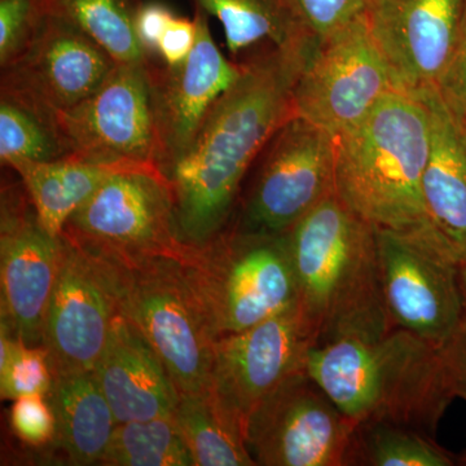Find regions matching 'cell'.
<instances>
[{
	"label": "cell",
	"instance_id": "obj_13",
	"mask_svg": "<svg viewBox=\"0 0 466 466\" xmlns=\"http://www.w3.org/2000/svg\"><path fill=\"white\" fill-rule=\"evenodd\" d=\"M45 343L55 375L92 372L121 309L115 268L61 235Z\"/></svg>",
	"mask_w": 466,
	"mask_h": 466
},
{
	"label": "cell",
	"instance_id": "obj_11",
	"mask_svg": "<svg viewBox=\"0 0 466 466\" xmlns=\"http://www.w3.org/2000/svg\"><path fill=\"white\" fill-rule=\"evenodd\" d=\"M383 302L392 327L449 345L462 323L461 265L415 236L377 228Z\"/></svg>",
	"mask_w": 466,
	"mask_h": 466
},
{
	"label": "cell",
	"instance_id": "obj_33",
	"mask_svg": "<svg viewBox=\"0 0 466 466\" xmlns=\"http://www.w3.org/2000/svg\"><path fill=\"white\" fill-rule=\"evenodd\" d=\"M435 88L453 112L466 118V8L455 50Z\"/></svg>",
	"mask_w": 466,
	"mask_h": 466
},
{
	"label": "cell",
	"instance_id": "obj_4",
	"mask_svg": "<svg viewBox=\"0 0 466 466\" xmlns=\"http://www.w3.org/2000/svg\"><path fill=\"white\" fill-rule=\"evenodd\" d=\"M431 133L421 100L397 88L386 92L363 121L337 137L336 195L377 228L449 251L435 236L422 200Z\"/></svg>",
	"mask_w": 466,
	"mask_h": 466
},
{
	"label": "cell",
	"instance_id": "obj_18",
	"mask_svg": "<svg viewBox=\"0 0 466 466\" xmlns=\"http://www.w3.org/2000/svg\"><path fill=\"white\" fill-rule=\"evenodd\" d=\"M466 0H370L366 17L392 87H435L458 43Z\"/></svg>",
	"mask_w": 466,
	"mask_h": 466
},
{
	"label": "cell",
	"instance_id": "obj_27",
	"mask_svg": "<svg viewBox=\"0 0 466 466\" xmlns=\"http://www.w3.org/2000/svg\"><path fill=\"white\" fill-rule=\"evenodd\" d=\"M101 464L196 466L173 415L116 424Z\"/></svg>",
	"mask_w": 466,
	"mask_h": 466
},
{
	"label": "cell",
	"instance_id": "obj_22",
	"mask_svg": "<svg viewBox=\"0 0 466 466\" xmlns=\"http://www.w3.org/2000/svg\"><path fill=\"white\" fill-rule=\"evenodd\" d=\"M32 201L39 225L58 238L67 220L90 200L110 175L126 170L67 156L50 162L23 161L11 167Z\"/></svg>",
	"mask_w": 466,
	"mask_h": 466
},
{
	"label": "cell",
	"instance_id": "obj_21",
	"mask_svg": "<svg viewBox=\"0 0 466 466\" xmlns=\"http://www.w3.org/2000/svg\"><path fill=\"white\" fill-rule=\"evenodd\" d=\"M46 397L55 416L54 446L70 464H101L116 421L94 372L55 375Z\"/></svg>",
	"mask_w": 466,
	"mask_h": 466
},
{
	"label": "cell",
	"instance_id": "obj_23",
	"mask_svg": "<svg viewBox=\"0 0 466 466\" xmlns=\"http://www.w3.org/2000/svg\"><path fill=\"white\" fill-rule=\"evenodd\" d=\"M143 0H34L38 18L52 17L78 27L116 64H147L137 34Z\"/></svg>",
	"mask_w": 466,
	"mask_h": 466
},
{
	"label": "cell",
	"instance_id": "obj_35",
	"mask_svg": "<svg viewBox=\"0 0 466 466\" xmlns=\"http://www.w3.org/2000/svg\"><path fill=\"white\" fill-rule=\"evenodd\" d=\"M175 15L164 5H144L137 15V34L143 50L148 56L158 54L159 43Z\"/></svg>",
	"mask_w": 466,
	"mask_h": 466
},
{
	"label": "cell",
	"instance_id": "obj_10",
	"mask_svg": "<svg viewBox=\"0 0 466 466\" xmlns=\"http://www.w3.org/2000/svg\"><path fill=\"white\" fill-rule=\"evenodd\" d=\"M357 426L300 370L251 412L245 444L257 465L349 466Z\"/></svg>",
	"mask_w": 466,
	"mask_h": 466
},
{
	"label": "cell",
	"instance_id": "obj_6",
	"mask_svg": "<svg viewBox=\"0 0 466 466\" xmlns=\"http://www.w3.org/2000/svg\"><path fill=\"white\" fill-rule=\"evenodd\" d=\"M108 262L122 312L157 352L180 394L208 390L217 339L180 259Z\"/></svg>",
	"mask_w": 466,
	"mask_h": 466
},
{
	"label": "cell",
	"instance_id": "obj_3",
	"mask_svg": "<svg viewBox=\"0 0 466 466\" xmlns=\"http://www.w3.org/2000/svg\"><path fill=\"white\" fill-rule=\"evenodd\" d=\"M287 236L315 346L345 336L375 339L395 328L383 302L375 226L334 193Z\"/></svg>",
	"mask_w": 466,
	"mask_h": 466
},
{
	"label": "cell",
	"instance_id": "obj_7",
	"mask_svg": "<svg viewBox=\"0 0 466 466\" xmlns=\"http://www.w3.org/2000/svg\"><path fill=\"white\" fill-rule=\"evenodd\" d=\"M61 235L101 258L115 262L170 257L191 249L177 233L173 195L157 170H121L110 175Z\"/></svg>",
	"mask_w": 466,
	"mask_h": 466
},
{
	"label": "cell",
	"instance_id": "obj_38",
	"mask_svg": "<svg viewBox=\"0 0 466 466\" xmlns=\"http://www.w3.org/2000/svg\"><path fill=\"white\" fill-rule=\"evenodd\" d=\"M453 342L456 343V345L459 346L460 349L462 350V351L466 354V342L464 339H460V337L456 336L455 339H452Z\"/></svg>",
	"mask_w": 466,
	"mask_h": 466
},
{
	"label": "cell",
	"instance_id": "obj_15",
	"mask_svg": "<svg viewBox=\"0 0 466 466\" xmlns=\"http://www.w3.org/2000/svg\"><path fill=\"white\" fill-rule=\"evenodd\" d=\"M315 345L299 300L249 329L216 339L211 392L242 433L260 401L288 377L305 370Z\"/></svg>",
	"mask_w": 466,
	"mask_h": 466
},
{
	"label": "cell",
	"instance_id": "obj_17",
	"mask_svg": "<svg viewBox=\"0 0 466 466\" xmlns=\"http://www.w3.org/2000/svg\"><path fill=\"white\" fill-rule=\"evenodd\" d=\"M196 42L187 60L161 66L149 56L153 108L158 135V167L167 173L195 140L208 110L241 76L242 66L217 47L208 12L196 5Z\"/></svg>",
	"mask_w": 466,
	"mask_h": 466
},
{
	"label": "cell",
	"instance_id": "obj_31",
	"mask_svg": "<svg viewBox=\"0 0 466 466\" xmlns=\"http://www.w3.org/2000/svg\"><path fill=\"white\" fill-rule=\"evenodd\" d=\"M38 21L34 0H0V66L23 52Z\"/></svg>",
	"mask_w": 466,
	"mask_h": 466
},
{
	"label": "cell",
	"instance_id": "obj_29",
	"mask_svg": "<svg viewBox=\"0 0 466 466\" xmlns=\"http://www.w3.org/2000/svg\"><path fill=\"white\" fill-rule=\"evenodd\" d=\"M0 377L3 400L27 395H47L54 382L47 350L43 346H26L14 339L2 324L0 342Z\"/></svg>",
	"mask_w": 466,
	"mask_h": 466
},
{
	"label": "cell",
	"instance_id": "obj_20",
	"mask_svg": "<svg viewBox=\"0 0 466 466\" xmlns=\"http://www.w3.org/2000/svg\"><path fill=\"white\" fill-rule=\"evenodd\" d=\"M431 118V152L422 175V200L443 247L466 265V118L435 87L412 92Z\"/></svg>",
	"mask_w": 466,
	"mask_h": 466
},
{
	"label": "cell",
	"instance_id": "obj_25",
	"mask_svg": "<svg viewBox=\"0 0 466 466\" xmlns=\"http://www.w3.org/2000/svg\"><path fill=\"white\" fill-rule=\"evenodd\" d=\"M453 459L433 437L386 421L360 422L357 426L349 466H451Z\"/></svg>",
	"mask_w": 466,
	"mask_h": 466
},
{
	"label": "cell",
	"instance_id": "obj_9",
	"mask_svg": "<svg viewBox=\"0 0 466 466\" xmlns=\"http://www.w3.org/2000/svg\"><path fill=\"white\" fill-rule=\"evenodd\" d=\"M337 137L294 115L260 153L238 228L287 233L336 193Z\"/></svg>",
	"mask_w": 466,
	"mask_h": 466
},
{
	"label": "cell",
	"instance_id": "obj_34",
	"mask_svg": "<svg viewBox=\"0 0 466 466\" xmlns=\"http://www.w3.org/2000/svg\"><path fill=\"white\" fill-rule=\"evenodd\" d=\"M195 42V20L174 16L162 35L158 54L167 66H180L191 54Z\"/></svg>",
	"mask_w": 466,
	"mask_h": 466
},
{
	"label": "cell",
	"instance_id": "obj_14",
	"mask_svg": "<svg viewBox=\"0 0 466 466\" xmlns=\"http://www.w3.org/2000/svg\"><path fill=\"white\" fill-rule=\"evenodd\" d=\"M116 64L78 27L41 17L26 47L2 67L0 95L55 126V115L87 99Z\"/></svg>",
	"mask_w": 466,
	"mask_h": 466
},
{
	"label": "cell",
	"instance_id": "obj_19",
	"mask_svg": "<svg viewBox=\"0 0 466 466\" xmlns=\"http://www.w3.org/2000/svg\"><path fill=\"white\" fill-rule=\"evenodd\" d=\"M92 372L116 424L171 416L179 401L157 352L122 311Z\"/></svg>",
	"mask_w": 466,
	"mask_h": 466
},
{
	"label": "cell",
	"instance_id": "obj_8",
	"mask_svg": "<svg viewBox=\"0 0 466 466\" xmlns=\"http://www.w3.org/2000/svg\"><path fill=\"white\" fill-rule=\"evenodd\" d=\"M54 121L70 157L161 171L148 63L116 64L94 94L56 113Z\"/></svg>",
	"mask_w": 466,
	"mask_h": 466
},
{
	"label": "cell",
	"instance_id": "obj_16",
	"mask_svg": "<svg viewBox=\"0 0 466 466\" xmlns=\"http://www.w3.org/2000/svg\"><path fill=\"white\" fill-rule=\"evenodd\" d=\"M18 192L2 198V320L17 341L43 346L63 242L39 225L26 191Z\"/></svg>",
	"mask_w": 466,
	"mask_h": 466
},
{
	"label": "cell",
	"instance_id": "obj_32",
	"mask_svg": "<svg viewBox=\"0 0 466 466\" xmlns=\"http://www.w3.org/2000/svg\"><path fill=\"white\" fill-rule=\"evenodd\" d=\"M46 395L17 398L12 407L11 424L21 441L45 446L54 441L55 416Z\"/></svg>",
	"mask_w": 466,
	"mask_h": 466
},
{
	"label": "cell",
	"instance_id": "obj_37",
	"mask_svg": "<svg viewBox=\"0 0 466 466\" xmlns=\"http://www.w3.org/2000/svg\"><path fill=\"white\" fill-rule=\"evenodd\" d=\"M461 289H462V306H464V311H462V323L460 327L459 333L456 336L460 339H464L466 342V265L461 266Z\"/></svg>",
	"mask_w": 466,
	"mask_h": 466
},
{
	"label": "cell",
	"instance_id": "obj_28",
	"mask_svg": "<svg viewBox=\"0 0 466 466\" xmlns=\"http://www.w3.org/2000/svg\"><path fill=\"white\" fill-rule=\"evenodd\" d=\"M67 156L54 125L16 101L0 97L2 165L11 167L17 162H50Z\"/></svg>",
	"mask_w": 466,
	"mask_h": 466
},
{
	"label": "cell",
	"instance_id": "obj_1",
	"mask_svg": "<svg viewBox=\"0 0 466 466\" xmlns=\"http://www.w3.org/2000/svg\"><path fill=\"white\" fill-rule=\"evenodd\" d=\"M312 48L309 42L274 46L242 64L238 81L165 174L184 244L202 247L225 231L245 174L294 116V86Z\"/></svg>",
	"mask_w": 466,
	"mask_h": 466
},
{
	"label": "cell",
	"instance_id": "obj_24",
	"mask_svg": "<svg viewBox=\"0 0 466 466\" xmlns=\"http://www.w3.org/2000/svg\"><path fill=\"white\" fill-rule=\"evenodd\" d=\"M173 417L196 466H254L244 433L218 403L211 389L180 394Z\"/></svg>",
	"mask_w": 466,
	"mask_h": 466
},
{
	"label": "cell",
	"instance_id": "obj_36",
	"mask_svg": "<svg viewBox=\"0 0 466 466\" xmlns=\"http://www.w3.org/2000/svg\"><path fill=\"white\" fill-rule=\"evenodd\" d=\"M444 354L449 364L453 394L466 400V354L453 341L444 346ZM459 461L460 464L466 465V450Z\"/></svg>",
	"mask_w": 466,
	"mask_h": 466
},
{
	"label": "cell",
	"instance_id": "obj_30",
	"mask_svg": "<svg viewBox=\"0 0 466 466\" xmlns=\"http://www.w3.org/2000/svg\"><path fill=\"white\" fill-rule=\"evenodd\" d=\"M296 32L305 41L323 42L366 15L370 0H279Z\"/></svg>",
	"mask_w": 466,
	"mask_h": 466
},
{
	"label": "cell",
	"instance_id": "obj_5",
	"mask_svg": "<svg viewBox=\"0 0 466 466\" xmlns=\"http://www.w3.org/2000/svg\"><path fill=\"white\" fill-rule=\"evenodd\" d=\"M216 339L276 317L299 300L287 233L223 231L180 260Z\"/></svg>",
	"mask_w": 466,
	"mask_h": 466
},
{
	"label": "cell",
	"instance_id": "obj_2",
	"mask_svg": "<svg viewBox=\"0 0 466 466\" xmlns=\"http://www.w3.org/2000/svg\"><path fill=\"white\" fill-rule=\"evenodd\" d=\"M306 372L357 424L386 421L434 437L455 398L444 346L392 328L312 346Z\"/></svg>",
	"mask_w": 466,
	"mask_h": 466
},
{
	"label": "cell",
	"instance_id": "obj_26",
	"mask_svg": "<svg viewBox=\"0 0 466 466\" xmlns=\"http://www.w3.org/2000/svg\"><path fill=\"white\" fill-rule=\"evenodd\" d=\"M196 5L222 23L232 55L262 41L276 47L309 42L300 38L279 0H196Z\"/></svg>",
	"mask_w": 466,
	"mask_h": 466
},
{
	"label": "cell",
	"instance_id": "obj_12",
	"mask_svg": "<svg viewBox=\"0 0 466 466\" xmlns=\"http://www.w3.org/2000/svg\"><path fill=\"white\" fill-rule=\"evenodd\" d=\"M392 88L363 15L309 52L294 86V115L337 137L363 121Z\"/></svg>",
	"mask_w": 466,
	"mask_h": 466
}]
</instances>
